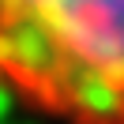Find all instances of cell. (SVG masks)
I'll return each mask as SVG.
<instances>
[{"label": "cell", "mask_w": 124, "mask_h": 124, "mask_svg": "<svg viewBox=\"0 0 124 124\" xmlns=\"http://www.w3.org/2000/svg\"><path fill=\"white\" fill-rule=\"evenodd\" d=\"M0 94L45 124H124V0H0Z\"/></svg>", "instance_id": "obj_1"}]
</instances>
